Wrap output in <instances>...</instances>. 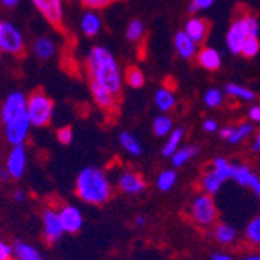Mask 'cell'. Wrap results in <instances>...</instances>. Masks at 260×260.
Segmentation results:
<instances>
[{
  "label": "cell",
  "mask_w": 260,
  "mask_h": 260,
  "mask_svg": "<svg viewBox=\"0 0 260 260\" xmlns=\"http://www.w3.org/2000/svg\"><path fill=\"white\" fill-rule=\"evenodd\" d=\"M117 0H81V4L89 10H103Z\"/></svg>",
  "instance_id": "37"
},
{
  "label": "cell",
  "mask_w": 260,
  "mask_h": 260,
  "mask_svg": "<svg viewBox=\"0 0 260 260\" xmlns=\"http://www.w3.org/2000/svg\"><path fill=\"white\" fill-rule=\"evenodd\" d=\"M209 31H210V23L201 17H192L185 25V33L190 36L197 44L204 42Z\"/></svg>",
  "instance_id": "15"
},
{
  "label": "cell",
  "mask_w": 260,
  "mask_h": 260,
  "mask_svg": "<svg viewBox=\"0 0 260 260\" xmlns=\"http://www.w3.org/2000/svg\"><path fill=\"white\" fill-rule=\"evenodd\" d=\"M212 260H232L228 254H214L212 255Z\"/></svg>",
  "instance_id": "46"
},
{
  "label": "cell",
  "mask_w": 260,
  "mask_h": 260,
  "mask_svg": "<svg viewBox=\"0 0 260 260\" xmlns=\"http://www.w3.org/2000/svg\"><path fill=\"white\" fill-rule=\"evenodd\" d=\"M89 89H90L93 100H95V103L99 105V108H102L108 114L117 112V109H119V106H120L122 97L115 95L112 90H109L108 87H105L99 81L90 80V78H89Z\"/></svg>",
  "instance_id": "7"
},
{
  "label": "cell",
  "mask_w": 260,
  "mask_h": 260,
  "mask_svg": "<svg viewBox=\"0 0 260 260\" xmlns=\"http://www.w3.org/2000/svg\"><path fill=\"white\" fill-rule=\"evenodd\" d=\"M153 129H154V134L157 137H162V136H167L172 129V120L169 117H164V115H159L157 119L154 120L153 123Z\"/></svg>",
  "instance_id": "31"
},
{
  "label": "cell",
  "mask_w": 260,
  "mask_h": 260,
  "mask_svg": "<svg viewBox=\"0 0 260 260\" xmlns=\"http://www.w3.org/2000/svg\"><path fill=\"white\" fill-rule=\"evenodd\" d=\"M175 47H176L179 56L184 58V59H192L195 56V53H197V42L190 36H188L185 31L176 33Z\"/></svg>",
  "instance_id": "16"
},
{
  "label": "cell",
  "mask_w": 260,
  "mask_h": 260,
  "mask_svg": "<svg viewBox=\"0 0 260 260\" xmlns=\"http://www.w3.org/2000/svg\"><path fill=\"white\" fill-rule=\"evenodd\" d=\"M125 80H126V83H128L131 87H134V89H140L142 86L145 84V77H144V74H142V70H140L139 67H136V66L126 67V70H125Z\"/></svg>",
  "instance_id": "25"
},
{
  "label": "cell",
  "mask_w": 260,
  "mask_h": 260,
  "mask_svg": "<svg viewBox=\"0 0 260 260\" xmlns=\"http://www.w3.org/2000/svg\"><path fill=\"white\" fill-rule=\"evenodd\" d=\"M252 133V125H240L237 128H234L231 137H229V144H239L240 140H243L245 137H248Z\"/></svg>",
  "instance_id": "34"
},
{
  "label": "cell",
  "mask_w": 260,
  "mask_h": 260,
  "mask_svg": "<svg viewBox=\"0 0 260 260\" xmlns=\"http://www.w3.org/2000/svg\"><path fill=\"white\" fill-rule=\"evenodd\" d=\"M19 0H2V4L7 7V8H14L17 5Z\"/></svg>",
  "instance_id": "47"
},
{
  "label": "cell",
  "mask_w": 260,
  "mask_h": 260,
  "mask_svg": "<svg viewBox=\"0 0 260 260\" xmlns=\"http://www.w3.org/2000/svg\"><path fill=\"white\" fill-rule=\"evenodd\" d=\"M0 49L19 59L25 56V42H23L20 31L13 23L5 20L0 23Z\"/></svg>",
  "instance_id": "4"
},
{
  "label": "cell",
  "mask_w": 260,
  "mask_h": 260,
  "mask_svg": "<svg viewBox=\"0 0 260 260\" xmlns=\"http://www.w3.org/2000/svg\"><path fill=\"white\" fill-rule=\"evenodd\" d=\"M204 129H206L207 133H214V131H217V122H215V120H206V122H204Z\"/></svg>",
  "instance_id": "42"
},
{
  "label": "cell",
  "mask_w": 260,
  "mask_h": 260,
  "mask_svg": "<svg viewBox=\"0 0 260 260\" xmlns=\"http://www.w3.org/2000/svg\"><path fill=\"white\" fill-rule=\"evenodd\" d=\"M8 175H10V173H8V170H2V179H4V181H7V179H8Z\"/></svg>",
  "instance_id": "51"
},
{
  "label": "cell",
  "mask_w": 260,
  "mask_h": 260,
  "mask_svg": "<svg viewBox=\"0 0 260 260\" xmlns=\"http://www.w3.org/2000/svg\"><path fill=\"white\" fill-rule=\"evenodd\" d=\"M75 192L87 204H103L111 197V184L106 175L93 167H87L80 172L75 184Z\"/></svg>",
  "instance_id": "2"
},
{
  "label": "cell",
  "mask_w": 260,
  "mask_h": 260,
  "mask_svg": "<svg viewBox=\"0 0 260 260\" xmlns=\"http://www.w3.org/2000/svg\"><path fill=\"white\" fill-rule=\"evenodd\" d=\"M204 102L209 108H218L223 103V95L218 89H210L209 92H206L204 95Z\"/></svg>",
  "instance_id": "36"
},
{
  "label": "cell",
  "mask_w": 260,
  "mask_h": 260,
  "mask_svg": "<svg viewBox=\"0 0 260 260\" xmlns=\"http://www.w3.org/2000/svg\"><path fill=\"white\" fill-rule=\"evenodd\" d=\"M243 260H260V254H254V255H248Z\"/></svg>",
  "instance_id": "50"
},
{
  "label": "cell",
  "mask_w": 260,
  "mask_h": 260,
  "mask_svg": "<svg viewBox=\"0 0 260 260\" xmlns=\"http://www.w3.org/2000/svg\"><path fill=\"white\" fill-rule=\"evenodd\" d=\"M55 103L53 100L47 95L42 89H36L30 93L27 99V111L31 119V125L42 128L47 126L52 120Z\"/></svg>",
  "instance_id": "3"
},
{
  "label": "cell",
  "mask_w": 260,
  "mask_h": 260,
  "mask_svg": "<svg viewBox=\"0 0 260 260\" xmlns=\"http://www.w3.org/2000/svg\"><path fill=\"white\" fill-rule=\"evenodd\" d=\"M35 7L44 16V19L56 30L64 33V19L61 0H33Z\"/></svg>",
  "instance_id": "8"
},
{
  "label": "cell",
  "mask_w": 260,
  "mask_h": 260,
  "mask_svg": "<svg viewBox=\"0 0 260 260\" xmlns=\"http://www.w3.org/2000/svg\"><path fill=\"white\" fill-rule=\"evenodd\" d=\"M182 136H184V129L182 128H176L172 133V136L167 140V144H165L164 148H162V154L165 157H170V156H173L178 151V147H179V142H181Z\"/></svg>",
  "instance_id": "24"
},
{
  "label": "cell",
  "mask_w": 260,
  "mask_h": 260,
  "mask_svg": "<svg viewBox=\"0 0 260 260\" xmlns=\"http://www.w3.org/2000/svg\"><path fill=\"white\" fill-rule=\"evenodd\" d=\"M25 167H27V154H25V148L23 145H17L11 150V153L8 154V160H7V170L10 173L11 178L14 179H20L25 173Z\"/></svg>",
  "instance_id": "12"
},
{
  "label": "cell",
  "mask_w": 260,
  "mask_h": 260,
  "mask_svg": "<svg viewBox=\"0 0 260 260\" xmlns=\"http://www.w3.org/2000/svg\"><path fill=\"white\" fill-rule=\"evenodd\" d=\"M224 181H226V179H224L221 175H218L214 169H212V170H209V172L203 176L201 185H203V188H204V192H206V193L212 195V193L218 192V188L221 187V184H223Z\"/></svg>",
  "instance_id": "21"
},
{
  "label": "cell",
  "mask_w": 260,
  "mask_h": 260,
  "mask_svg": "<svg viewBox=\"0 0 260 260\" xmlns=\"http://www.w3.org/2000/svg\"><path fill=\"white\" fill-rule=\"evenodd\" d=\"M214 235H215V239L218 243L221 245H231L235 237H237V232H235V229L229 224H217L215 226V231H214Z\"/></svg>",
  "instance_id": "23"
},
{
  "label": "cell",
  "mask_w": 260,
  "mask_h": 260,
  "mask_svg": "<svg viewBox=\"0 0 260 260\" xmlns=\"http://www.w3.org/2000/svg\"><path fill=\"white\" fill-rule=\"evenodd\" d=\"M258 49H260V42H258L257 36H249L243 44L242 55L245 58H254L258 53Z\"/></svg>",
  "instance_id": "33"
},
{
  "label": "cell",
  "mask_w": 260,
  "mask_h": 260,
  "mask_svg": "<svg viewBox=\"0 0 260 260\" xmlns=\"http://www.w3.org/2000/svg\"><path fill=\"white\" fill-rule=\"evenodd\" d=\"M56 137H58V140H59V144L69 145L70 142H72V139H74V131H72V128H70V126L59 128V129L56 131Z\"/></svg>",
  "instance_id": "38"
},
{
  "label": "cell",
  "mask_w": 260,
  "mask_h": 260,
  "mask_svg": "<svg viewBox=\"0 0 260 260\" xmlns=\"http://www.w3.org/2000/svg\"><path fill=\"white\" fill-rule=\"evenodd\" d=\"M33 50L39 59H50L56 50V45L49 38H39L33 45Z\"/></svg>",
  "instance_id": "22"
},
{
  "label": "cell",
  "mask_w": 260,
  "mask_h": 260,
  "mask_svg": "<svg viewBox=\"0 0 260 260\" xmlns=\"http://www.w3.org/2000/svg\"><path fill=\"white\" fill-rule=\"evenodd\" d=\"M198 64L210 72H214V70H218L220 66H221V59H220V55L217 53V50L210 49V47H204L198 52Z\"/></svg>",
  "instance_id": "17"
},
{
  "label": "cell",
  "mask_w": 260,
  "mask_h": 260,
  "mask_svg": "<svg viewBox=\"0 0 260 260\" xmlns=\"http://www.w3.org/2000/svg\"><path fill=\"white\" fill-rule=\"evenodd\" d=\"M234 179L240 185L252 187L255 184V181L258 179V176L255 173H252V170L248 167V165L239 164V165H234Z\"/></svg>",
  "instance_id": "19"
},
{
  "label": "cell",
  "mask_w": 260,
  "mask_h": 260,
  "mask_svg": "<svg viewBox=\"0 0 260 260\" xmlns=\"http://www.w3.org/2000/svg\"><path fill=\"white\" fill-rule=\"evenodd\" d=\"M86 70L87 78L95 80L109 90H112L115 95L122 97V81L119 67L111 55L109 50L105 47H93L86 58Z\"/></svg>",
  "instance_id": "1"
},
{
  "label": "cell",
  "mask_w": 260,
  "mask_h": 260,
  "mask_svg": "<svg viewBox=\"0 0 260 260\" xmlns=\"http://www.w3.org/2000/svg\"><path fill=\"white\" fill-rule=\"evenodd\" d=\"M13 249H14V255L17 257V260H44L41 252L25 242L16 240L13 245Z\"/></svg>",
  "instance_id": "18"
},
{
  "label": "cell",
  "mask_w": 260,
  "mask_h": 260,
  "mask_svg": "<svg viewBox=\"0 0 260 260\" xmlns=\"http://www.w3.org/2000/svg\"><path fill=\"white\" fill-rule=\"evenodd\" d=\"M192 2H195V4L200 7V10H203V8H209V7L214 5V0H192Z\"/></svg>",
  "instance_id": "41"
},
{
  "label": "cell",
  "mask_w": 260,
  "mask_h": 260,
  "mask_svg": "<svg viewBox=\"0 0 260 260\" xmlns=\"http://www.w3.org/2000/svg\"><path fill=\"white\" fill-rule=\"evenodd\" d=\"M192 217L201 226H210L217 221V217H218L217 206L209 193H204L195 198L192 204Z\"/></svg>",
  "instance_id": "5"
},
{
  "label": "cell",
  "mask_w": 260,
  "mask_h": 260,
  "mask_svg": "<svg viewBox=\"0 0 260 260\" xmlns=\"http://www.w3.org/2000/svg\"><path fill=\"white\" fill-rule=\"evenodd\" d=\"M248 38H249V33H248V28L243 22V17H239L235 22H232V25L228 31V36H226L229 50L232 53H242L243 44Z\"/></svg>",
  "instance_id": "10"
},
{
  "label": "cell",
  "mask_w": 260,
  "mask_h": 260,
  "mask_svg": "<svg viewBox=\"0 0 260 260\" xmlns=\"http://www.w3.org/2000/svg\"><path fill=\"white\" fill-rule=\"evenodd\" d=\"M59 217L67 234H77L83 228V215L77 206L66 204L59 209Z\"/></svg>",
  "instance_id": "11"
},
{
  "label": "cell",
  "mask_w": 260,
  "mask_h": 260,
  "mask_svg": "<svg viewBox=\"0 0 260 260\" xmlns=\"http://www.w3.org/2000/svg\"><path fill=\"white\" fill-rule=\"evenodd\" d=\"M145 221H147V218H145V217H142V215H137V217L134 218V224H136V226H144Z\"/></svg>",
  "instance_id": "45"
},
{
  "label": "cell",
  "mask_w": 260,
  "mask_h": 260,
  "mask_svg": "<svg viewBox=\"0 0 260 260\" xmlns=\"http://www.w3.org/2000/svg\"><path fill=\"white\" fill-rule=\"evenodd\" d=\"M81 28L87 38H93L95 35H99L102 28V20L95 13H86L84 17L81 19Z\"/></svg>",
  "instance_id": "20"
},
{
  "label": "cell",
  "mask_w": 260,
  "mask_h": 260,
  "mask_svg": "<svg viewBox=\"0 0 260 260\" xmlns=\"http://www.w3.org/2000/svg\"><path fill=\"white\" fill-rule=\"evenodd\" d=\"M198 151H200L198 147H184L172 156V162L175 167H181L188 159H192L195 154H198Z\"/></svg>",
  "instance_id": "28"
},
{
  "label": "cell",
  "mask_w": 260,
  "mask_h": 260,
  "mask_svg": "<svg viewBox=\"0 0 260 260\" xmlns=\"http://www.w3.org/2000/svg\"><path fill=\"white\" fill-rule=\"evenodd\" d=\"M42 224H44V239L47 243H55L58 242L64 231L61 217H59V212H56L55 209H45L44 214H42Z\"/></svg>",
  "instance_id": "9"
},
{
  "label": "cell",
  "mask_w": 260,
  "mask_h": 260,
  "mask_svg": "<svg viewBox=\"0 0 260 260\" xmlns=\"http://www.w3.org/2000/svg\"><path fill=\"white\" fill-rule=\"evenodd\" d=\"M13 252H14L13 246L7 243H0V260H10Z\"/></svg>",
  "instance_id": "39"
},
{
  "label": "cell",
  "mask_w": 260,
  "mask_h": 260,
  "mask_svg": "<svg viewBox=\"0 0 260 260\" xmlns=\"http://www.w3.org/2000/svg\"><path fill=\"white\" fill-rule=\"evenodd\" d=\"M119 187L123 193L136 195V193L144 192L145 181L142 179V176L136 172H123L119 176Z\"/></svg>",
  "instance_id": "14"
},
{
  "label": "cell",
  "mask_w": 260,
  "mask_h": 260,
  "mask_svg": "<svg viewBox=\"0 0 260 260\" xmlns=\"http://www.w3.org/2000/svg\"><path fill=\"white\" fill-rule=\"evenodd\" d=\"M27 111V99L23 93L20 92H13L7 97L4 106H2V120L4 123L10 122L13 117H16L17 114Z\"/></svg>",
  "instance_id": "13"
},
{
  "label": "cell",
  "mask_w": 260,
  "mask_h": 260,
  "mask_svg": "<svg viewBox=\"0 0 260 260\" xmlns=\"http://www.w3.org/2000/svg\"><path fill=\"white\" fill-rule=\"evenodd\" d=\"M246 237L251 243L260 245V217H255L249 221L246 228Z\"/></svg>",
  "instance_id": "32"
},
{
  "label": "cell",
  "mask_w": 260,
  "mask_h": 260,
  "mask_svg": "<svg viewBox=\"0 0 260 260\" xmlns=\"http://www.w3.org/2000/svg\"><path fill=\"white\" fill-rule=\"evenodd\" d=\"M142 35H144V23H142L140 20H137V19L131 20V23L128 25V30H126V38L131 42H134V41L140 39Z\"/></svg>",
  "instance_id": "35"
},
{
  "label": "cell",
  "mask_w": 260,
  "mask_h": 260,
  "mask_svg": "<svg viewBox=\"0 0 260 260\" xmlns=\"http://www.w3.org/2000/svg\"><path fill=\"white\" fill-rule=\"evenodd\" d=\"M198 10H200V7L195 2H192L190 5H188V11H190V13H197Z\"/></svg>",
  "instance_id": "49"
},
{
  "label": "cell",
  "mask_w": 260,
  "mask_h": 260,
  "mask_svg": "<svg viewBox=\"0 0 260 260\" xmlns=\"http://www.w3.org/2000/svg\"><path fill=\"white\" fill-rule=\"evenodd\" d=\"M232 131H234V128L226 126V128H223V129L220 131V137H221V139H224V140H229V137H231Z\"/></svg>",
  "instance_id": "43"
},
{
  "label": "cell",
  "mask_w": 260,
  "mask_h": 260,
  "mask_svg": "<svg viewBox=\"0 0 260 260\" xmlns=\"http://www.w3.org/2000/svg\"><path fill=\"white\" fill-rule=\"evenodd\" d=\"M13 198H14L16 201H23V200H25V193H23L22 190H16V192L13 193Z\"/></svg>",
  "instance_id": "44"
},
{
  "label": "cell",
  "mask_w": 260,
  "mask_h": 260,
  "mask_svg": "<svg viewBox=\"0 0 260 260\" xmlns=\"http://www.w3.org/2000/svg\"><path fill=\"white\" fill-rule=\"evenodd\" d=\"M156 106L160 109V111H169L175 106V97L173 93L167 89H159L156 92Z\"/></svg>",
  "instance_id": "27"
},
{
  "label": "cell",
  "mask_w": 260,
  "mask_h": 260,
  "mask_svg": "<svg viewBox=\"0 0 260 260\" xmlns=\"http://www.w3.org/2000/svg\"><path fill=\"white\" fill-rule=\"evenodd\" d=\"M176 178H178V175L175 170H164L157 178V188L162 192L172 190V187L176 184Z\"/></svg>",
  "instance_id": "29"
},
{
  "label": "cell",
  "mask_w": 260,
  "mask_h": 260,
  "mask_svg": "<svg viewBox=\"0 0 260 260\" xmlns=\"http://www.w3.org/2000/svg\"><path fill=\"white\" fill-rule=\"evenodd\" d=\"M252 150H254V151H258V150H260V133H258L257 137H255V142H254V145H252Z\"/></svg>",
  "instance_id": "48"
},
{
  "label": "cell",
  "mask_w": 260,
  "mask_h": 260,
  "mask_svg": "<svg viewBox=\"0 0 260 260\" xmlns=\"http://www.w3.org/2000/svg\"><path fill=\"white\" fill-rule=\"evenodd\" d=\"M30 125H31V119L28 115V111H23V112L17 114L10 122H7L5 123V133H7V139H8L10 144L14 147L22 145L28 136Z\"/></svg>",
  "instance_id": "6"
},
{
  "label": "cell",
  "mask_w": 260,
  "mask_h": 260,
  "mask_svg": "<svg viewBox=\"0 0 260 260\" xmlns=\"http://www.w3.org/2000/svg\"><path fill=\"white\" fill-rule=\"evenodd\" d=\"M120 144L122 147L133 156H140L142 154V147L139 144V140L131 134V133H122L120 134Z\"/></svg>",
  "instance_id": "26"
},
{
  "label": "cell",
  "mask_w": 260,
  "mask_h": 260,
  "mask_svg": "<svg viewBox=\"0 0 260 260\" xmlns=\"http://www.w3.org/2000/svg\"><path fill=\"white\" fill-rule=\"evenodd\" d=\"M226 92L229 93V95H232V97H240V99H243L246 102H251L255 97V93L252 90H249V89H246L243 86H239V84H228L226 86Z\"/></svg>",
  "instance_id": "30"
},
{
  "label": "cell",
  "mask_w": 260,
  "mask_h": 260,
  "mask_svg": "<svg viewBox=\"0 0 260 260\" xmlns=\"http://www.w3.org/2000/svg\"><path fill=\"white\" fill-rule=\"evenodd\" d=\"M249 119L260 123V106H252L249 109Z\"/></svg>",
  "instance_id": "40"
}]
</instances>
